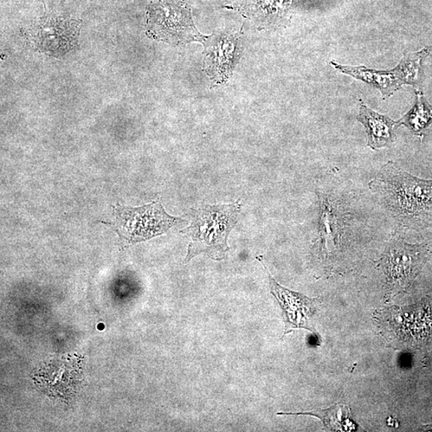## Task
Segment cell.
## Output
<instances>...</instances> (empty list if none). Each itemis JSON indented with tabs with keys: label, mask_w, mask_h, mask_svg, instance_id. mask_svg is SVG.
<instances>
[{
	"label": "cell",
	"mask_w": 432,
	"mask_h": 432,
	"mask_svg": "<svg viewBox=\"0 0 432 432\" xmlns=\"http://www.w3.org/2000/svg\"><path fill=\"white\" fill-rule=\"evenodd\" d=\"M277 416H311L317 417L326 429L332 431H357L362 429L353 421L351 410L344 404H337L325 410H314L307 412H280Z\"/></svg>",
	"instance_id": "cell-11"
},
{
	"label": "cell",
	"mask_w": 432,
	"mask_h": 432,
	"mask_svg": "<svg viewBox=\"0 0 432 432\" xmlns=\"http://www.w3.org/2000/svg\"><path fill=\"white\" fill-rule=\"evenodd\" d=\"M430 256L428 245L411 244L401 238H392L378 264L385 276L389 299L411 288Z\"/></svg>",
	"instance_id": "cell-3"
},
{
	"label": "cell",
	"mask_w": 432,
	"mask_h": 432,
	"mask_svg": "<svg viewBox=\"0 0 432 432\" xmlns=\"http://www.w3.org/2000/svg\"><path fill=\"white\" fill-rule=\"evenodd\" d=\"M369 188L404 227L432 223V180L411 176L389 162L372 180Z\"/></svg>",
	"instance_id": "cell-1"
},
{
	"label": "cell",
	"mask_w": 432,
	"mask_h": 432,
	"mask_svg": "<svg viewBox=\"0 0 432 432\" xmlns=\"http://www.w3.org/2000/svg\"><path fill=\"white\" fill-rule=\"evenodd\" d=\"M320 216L319 236L315 243L318 259L324 263H332L343 247L346 231V212L338 199L319 193Z\"/></svg>",
	"instance_id": "cell-6"
},
{
	"label": "cell",
	"mask_w": 432,
	"mask_h": 432,
	"mask_svg": "<svg viewBox=\"0 0 432 432\" xmlns=\"http://www.w3.org/2000/svg\"><path fill=\"white\" fill-rule=\"evenodd\" d=\"M112 228L126 243L144 242L165 233L183 221L182 218L167 214L162 204L157 201L139 208L121 207L114 211Z\"/></svg>",
	"instance_id": "cell-5"
},
{
	"label": "cell",
	"mask_w": 432,
	"mask_h": 432,
	"mask_svg": "<svg viewBox=\"0 0 432 432\" xmlns=\"http://www.w3.org/2000/svg\"><path fill=\"white\" fill-rule=\"evenodd\" d=\"M429 54L428 49L417 53H405L401 63L391 70H376L366 67L341 65L334 60L331 65L338 72L363 81L379 90L383 98H389L401 89L404 85H411L420 89L423 80V63Z\"/></svg>",
	"instance_id": "cell-4"
},
{
	"label": "cell",
	"mask_w": 432,
	"mask_h": 432,
	"mask_svg": "<svg viewBox=\"0 0 432 432\" xmlns=\"http://www.w3.org/2000/svg\"><path fill=\"white\" fill-rule=\"evenodd\" d=\"M357 120L362 124L367 135V145L372 149L390 145L395 138V130L398 127L397 121L392 120L388 116L374 112L363 102H360Z\"/></svg>",
	"instance_id": "cell-9"
},
{
	"label": "cell",
	"mask_w": 432,
	"mask_h": 432,
	"mask_svg": "<svg viewBox=\"0 0 432 432\" xmlns=\"http://www.w3.org/2000/svg\"><path fill=\"white\" fill-rule=\"evenodd\" d=\"M264 268L266 270L269 280L270 292L278 301L283 311L285 332L281 339L286 334L293 332L296 329H306L315 335H319L312 324L311 318L317 312L320 305V298L311 299L299 293L291 291L277 283L264 263L262 255L257 256Z\"/></svg>",
	"instance_id": "cell-7"
},
{
	"label": "cell",
	"mask_w": 432,
	"mask_h": 432,
	"mask_svg": "<svg viewBox=\"0 0 432 432\" xmlns=\"http://www.w3.org/2000/svg\"><path fill=\"white\" fill-rule=\"evenodd\" d=\"M241 36H216L204 43V68L216 83L229 78L237 55L238 38Z\"/></svg>",
	"instance_id": "cell-8"
},
{
	"label": "cell",
	"mask_w": 432,
	"mask_h": 432,
	"mask_svg": "<svg viewBox=\"0 0 432 432\" xmlns=\"http://www.w3.org/2000/svg\"><path fill=\"white\" fill-rule=\"evenodd\" d=\"M76 23L68 19H48L38 26V40L41 47L55 53L68 51L75 41Z\"/></svg>",
	"instance_id": "cell-10"
},
{
	"label": "cell",
	"mask_w": 432,
	"mask_h": 432,
	"mask_svg": "<svg viewBox=\"0 0 432 432\" xmlns=\"http://www.w3.org/2000/svg\"><path fill=\"white\" fill-rule=\"evenodd\" d=\"M424 428H425V430H426V431H432V424H431V425H428V426L425 427Z\"/></svg>",
	"instance_id": "cell-13"
},
{
	"label": "cell",
	"mask_w": 432,
	"mask_h": 432,
	"mask_svg": "<svg viewBox=\"0 0 432 432\" xmlns=\"http://www.w3.org/2000/svg\"><path fill=\"white\" fill-rule=\"evenodd\" d=\"M241 209L240 201L191 209V223L180 231L191 240L184 263H188L201 254L216 261L227 259L230 251L228 236L237 223Z\"/></svg>",
	"instance_id": "cell-2"
},
{
	"label": "cell",
	"mask_w": 432,
	"mask_h": 432,
	"mask_svg": "<svg viewBox=\"0 0 432 432\" xmlns=\"http://www.w3.org/2000/svg\"><path fill=\"white\" fill-rule=\"evenodd\" d=\"M398 127L405 126L416 135H422L424 130L432 124V107L425 100L421 93H417L413 107L397 121Z\"/></svg>",
	"instance_id": "cell-12"
}]
</instances>
